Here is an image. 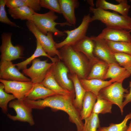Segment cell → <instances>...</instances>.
I'll return each mask as SVG.
<instances>
[{
    "label": "cell",
    "mask_w": 131,
    "mask_h": 131,
    "mask_svg": "<svg viewBox=\"0 0 131 131\" xmlns=\"http://www.w3.org/2000/svg\"><path fill=\"white\" fill-rule=\"evenodd\" d=\"M87 1L88 3L90 5V6L93 7L94 5L93 0H87Z\"/></svg>",
    "instance_id": "cell-39"
},
{
    "label": "cell",
    "mask_w": 131,
    "mask_h": 131,
    "mask_svg": "<svg viewBox=\"0 0 131 131\" xmlns=\"http://www.w3.org/2000/svg\"><path fill=\"white\" fill-rule=\"evenodd\" d=\"M0 82L4 85V90L11 93L16 98L23 99L32 88L34 83L30 82L8 81L0 79Z\"/></svg>",
    "instance_id": "cell-12"
},
{
    "label": "cell",
    "mask_w": 131,
    "mask_h": 131,
    "mask_svg": "<svg viewBox=\"0 0 131 131\" xmlns=\"http://www.w3.org/2000/svg\"><path fill=\"white\" fill-rule=\"evenodd\" d=\"M58 18L55 13L51 11L44 14H39L35 12L27 20L33 22L39 30L43 34L46 35L49 32L54 33V35L60 37L65 36L63 32L59 30L56 27V25L64 26L66 25L73 26L66 22L57 23L55 21Z\"/></svg>",
    "instance_id": "cell-4"
},
{
    "label": "cell",
    "mask_w": 131,
    "mask_h": 131,
    "mask_svg": "<svg viewBox=\"0 0 131 131\" xmlns=\"http://www.w3.org/2000/svg\"><path fill=\"white\" fill-rule=\"evenodd\" d=\"M26 6L34 12L40 11L41 8L40 0H23Z\"/></svg>",
    "instance_id": "cell-36"
},
{
    "label": "cell",
    "mask_w": 131,
    "mask_h": 131,
    "mask_svg": "<svg viewBox=\"0 0 131 131\" xmlns=\"http://www.w3.org/2000/svg\"><path fill=\"white\" fill-rule=\"evenodd\" d=\"M94 41L91 37L86 36L81 41L72 47L75 50L81 52L84 54L92 66L100 60L94 55Z\"/></svg>",
    "instance_id": "cell-16"
},
{
    "label": "cell",
    "mask_w": 131,
    "mask_h": 131,
    "mask_svg": "<svg viewBox=\"0 0 131 131\" xmlns=\"http://www.w3.org/2000/svg\"><path fill=\"white\" fill-rule=\"evenodd\" d=\"M8 14L14 19L28 20L35 13L31 9L26 6L14 9H8Z\"/></svg>",
    "instance_id": "cell-27"
},
{
    "label": "cell",
    "mask_w": 131,
    "mask_h": 131,
    "mask_svg": "<svg viewBox=\"0 0 131 131\" xmlns=\"http://www.w3.org/2000/svg\"><path fill=\"white\" fill-rule=\"evenodd\" d=\"M41 83L57 94L68 95L73 93L65 90L58 84L54 76L51 68L48 71Z\"/></svg>",
    "instance_id": "cell-22"
},
{
    "label": "cell",
    "mask_w": 131,
    "mask_h": 131,
    "mask_svg": "<svg viewBox=\"0 0 131 131\" xmlns=\"http://www.w3.org/2000/svg\"><path fill=\"white\" fill-rule=\"evenodd\" d=\"M56 94H57L45 87L41 83H34L25 98L35 101L41 99H44Z\"/></svg>",
    "instance_id": "cell-21"
},
{
    "label": "cell",
    "mask_w": 131,
    "mask_h": 131,
    "mask_svg": "<svg viewBox=\"0 0 131 131\" xmlns=\"http://www.w3.org/2000/svg\"><path fill=\"white\" fill-rule=\"evenodd\" d=\"M129 87L130 90L129 92L127 93H125L124 95V98L125 99L123 104V108L128 103L131 102V81L129 82Z\"/></svg>",
    "instance_id": "cell-38"
},
{
    "label": "cell",
    "mask_w": 131,
    "mask_h": 131,
    "mask_svg": "<svg viewBox=\"0 0 131 131\" xmlns=\"http://www.w3.org/2000/svg\"><path fill=\"white\" fill-rule=\"evenodd\" d=\"M8 106L13 108L16 114L15 116L8 114L7 116L9 119L14 121L27 122L31 126L34 124L32 114V109L25 104L23 99H17L11 101L9 103Z\"/></svg>",
    "instance_id": "cell-10"
},
{
    "label": "cell",
    "mask_w": 131,
    "mask_h": 131,
    "mask_svg": "<svg viewBox=\"0 0 131 131\" xmlns=\"http://www.w3.org/2000/svg\"><path fill=\"white\" fill-rule=\"evenodd\" d=\"M131 75L130 73L117 62L109 64V67L105 79L111 78L115 82L122 83L125 79Z\"/></svg>",
    "instance_id": "cell-20"
},
{
    "label": "cell",
    "mask_w": 131,
    "mask_h": 131,
    "mask_svg": "<svg viewBox=\"0 0 131 131\" xmlns=\"http://www.w3.org/2000/svg\"></svg>",
    "instance_id": "cell-42"
},
{
    "label": "cell",
    "mask_w": 131,
    "mask_h": 131,
    "mask_svg": "<svg viewBox=\"0 0 131 131\" xmlns=\"http://www.w3.org/2000/svg\"><path fill=\"white\" fill-rule=\"evenodd\" d=\"M36 42V47L34 52L32 55L25 60L16 64H14L19 70H23L27 68V65L32 62L36 58L41 56L47 57L50 59L53 63L56 62L59 59L58 58H53L49 56L43 50L39 42L37 40Z\"/></svg>",
    "instance_id": "cell-25"
},
{
    "label": "cell",
    "mask_w": 131,
    "mask_h": 131,
    "mask_svg": "<svg viewBox=\"0 0 131 131\" xmlns=\"http://www.w3.org/2000/svg\"><path fill=\"white\" fill-rule=\"evenodd\" d=\"M90 11L93 15L90 22L98 20L104 24L106 27L123 29L129 31L131 28V17L120 15L100 8L89 7Z\"/></svg>",
    "instance_id": "cell-3"
},
{
    "label": "cell",
    "mask_w": 131,
    "mask_h": 131,
    "mask_svg": "<svg viewBox=\"0 0 131 131\" xmlns=\"http://www.w3.org/2000/svg\"><path fill=\"white\" fill-rule=\"evenodd\" d=\"M91 17L90 14L84 15L80 25L74 29L65 30L64 33L67 36L63 41L59 43H56L55 47L57 49H61L65 45L73 46L79 42L86 36L89 24L90 23Z\"/></svg>",
    "instance_id": "cell-7"
},
{
    "label": "cell",
    "mask_w": 131,
    "mask_h": 131,
    "mask_svg": "<svg viewBox=\"0 0 131 131\" xmlns=\"http://www.w3.org/2000/svg\"><path fill=\"white\" fill-rule=\"evenodd\" d=\"M26 26L29 30L34 35L40 43L44 51L50 56L52 57L55 56H57L60 60L62 58L59 51L55 47L56 43L54 41L53 33L49 32L46 35L44 34L37 29L33 23L27 20Z\"/></svg>",
    "instance_id": "cell-5"
},
{
    "label": "cell",
    "mask_w": 131,
    "mask_h": 131,
    "mask_svg": "<svg viewBox=\"0 0 131 131\" xmlns=\"http://www.w3.org/2000/svg\"><path fill=\"white\" fill-rule=\"evenodd\" d=\"M59 59L51 67L55 79L63 89L72 93H75L73 82L68 76L69 70L64 63Z\"/></svg>",
    "instance_id": "cell-11"
},
{
    "label": "cell",
    "mask_w": 131,
    "mask_h": 131,
    "mask_svg": "<svg viewBox=\"0 0 131 131\" xmlns=\"http://www.w3.org/2000/svg\"><path fill=\"white\" fill-rule=\"evenodd\" d=\"M114 54L117 62L128 71L131 75V55L124 53Z\"/></svg>",
    "instance_id": "cell-33"
},
{
    "label": "cell",
    "mask_w": 131,
    "mask_h": 131,
    "mask_svg": "<svg viewBox=\"0 0 131 131\" xmlns=\"http://www.w3.org/2000/svg\"><path fill=\"white\" fill-rule=\"evenodd\" d=\"M119 3L117 4L109 2L105 0H97L96 3V8H101L104 10H111L118 13L122 15L128 16L131 6L128 3L127 0H116Z\"/></svg>",
    "instance_id": "cell-18"
},
{
    "label": "cell",
    "mask_w": 131,
    "mask_h": 131,
    "mask_svg": "<svg viewBox=\"0 0 131 131\" xmlns=\"http://www.w3.org/2000/svg\"><path fill=\"white\" fill-rule=\"evenodd\" d=\"M59 51L62 60L71 74L76 75L79 79H86L92 66L86 56L69 45L64 46Z\"/></svg>",
    "instance_id": "cell-2"
},
{
    "label": "cell",
    "mask_w": 131,
    "mask_h": 131,
    "mask_svg": "<svg viewBox=\"0 0 131 131\" xmlns=\"http://www.w3.org/2000/svg\"><path fill=\"white\" fill-rule=\"evenodd\" d=\"M5 0H0V21L12 26L20 27L15 23L11 21L8 18L5 9Z\"/></svg>",
    "instance_id": "cell-35"
},
{
    "label": "cell",
    "mask_w": 131,
    "mask_h": 131,
    "mask_svg": "<svg viewBox=\"0 0 131 131\" xmlns=\"http://www.w3.org/2000/svg\"><path fill=\"white\" fill-rule=\"evenodd\" d=\"M3 84L0 83V107L2 112L6 114L8 112V103L16 98L13 95L8 94L4 90Z\"/></svg>",
    "instance_id": "cell-32"
},
{
    "label": "cell",
    "mask_w": 131,
    "mask_h": 131,
    "mask_svg": "<svg viewBox=\"0 0 131 131\" xmlns=\"http://www.w3.org/2000/svg\"><path fill=\"white\" fill-rule=\"evenodd\" d=\"M14 64L10 61L0 62V78L4 80L30 82L31 79L26 77L19 71Z\"/></svg>",
    "instance_id": "cell-13"
},
{
    "label": "cell",
    "mask_w": 131,
    "mask_h": 131,
    "mask_svg": "<svg viewBox=\"0 0 131 131\" xmlns=\"http://www.w3.org/2000/svg\"><path fill=\"white\" fill-rule=\"evenodd\" d=\"M113 104L107 100L97 97V101L94 105L92 112L98 115L112 113Z\"/></svg>",
    "instance_id": "cell-29"
},
{
    "label": "cell",
    "mask_w": 131,
    "mask_h": 131,
    "mask_svg": "<svg viewBox=\"0 0 131 131\" xmlns=\"http://www.w3.org/2000/svg\"><path fill=\"white\" fill-rule=\"evenodd\" d=\"M81 83L86 91L90 92L96 96L98 95L101 90L115 82L113 79L105 81L98 79H79Z\"/></svg>",
    "instance_id": "cell-19"
},
{
    "label": "cell",
    "mask_w": 131,
    "mask_h": 131,
    "mask_svg": "<svg viewBox=\"0 0 131 131\" xmlns=\"http://www.w3.org/2000/svg\"><path fill=\"white\" fill-rule=\"evenodd\" d=\"M6 6L9 9H14L26 6L23 0H5Z\"/></svg>",
    "instance_id": "cell-37"
},
{
    "label": "cell",
    "mask_w": 131,
    "mask_h": 131,
    "mask_svg": "<svg viewBox=\"0 0 131 131\" xmlns=\"http://www.w3.org/2000/svg\"><path fill=\"white\" fill-rule=\"evenodd\" d=\"M62 14L66 22L75 26L76 19L74 13L75 8L79 7L77 0H58Z\"/></svg>",
    "instance_id": "cell-17"
},
{
    "label": "cell",
    "mask_w": 131,
    "mask_h": 131,
    "mask_svg": "<svg viewBox=\"0 0 131 131\" xmlns=\"http://www.w3.org/2000/svg\"><path fill=\"white\" fill-rule=\"evenodd\" d=\"M12 34L4 33L1 35L2 44L0 47V62L11 61L22 57L23 49L19 45L14 46L11 41Z\"/></svg>",
    "instance_id": "cell-8"
},
{
    "label": "cell",
    "mask_w": 131,
    "mask_h": 131,
    "mask_svg": "<svg viewBox=\"0 0 131 131\" xmlns=\"http://www.w3.org/2000/svg\"><path fill=\"white\" fill-rule=\"evenodd\" d=\"M129 92L128 89L123 88L122 83L115 82L101 90L97 97L117 105L122 115L123 108V104L125 93H127Z\"/></svg>",
    "instance_id": "cell-6"
},
{
    "label": "cell",
    "mask_w": 131,
    "mask_h": 131,
    "mask_svg": "<svg viewBox=\"0 0 131 131\" xmlns=\"http://www.w3.org/2000/svg\"><path fill=\"white\" fill-rule=\"evenodd\" d=\"M126 131H131V120L130 122L129 126Z\"/></svg>",
    "instance_id": "cell-40"
},
{
    "label": "cell",
    "mask_w": 131,
    "mask_h": 131,
    "mask_svg": "<svg viewBox=\"0 0 131 131\" xmlns=\"http://www.w3.org/2000/svg\"><path fill=\"white\" fill-rule=\"evenodd\" d=\"M130 119H131V112L127 115L120 123H112L107 127H100L97 131H126L128 127L127 125V122Z\"/></svg>",
    "instance_id": "cell-30"
},
{
    "label": "cell",
    "mask_w": 131,
    "mask_h": 131,
    "mask_svg": "<svg viewBox=\"0 0 131 131\" xmlns=\"http://www.w3.org/2000/svg\"><path fill=\"white\" fill-rule=\"evenodd\" d=\"M75 93L68 95L56 94L42 100L33 101L25 98V104L30 108L41 109L46 107L56 111L61 110L68 115L70 121L75 124L77 131H84V124L82 119L80 112L75 106L74 101Z\"/></svg>",
    "instance_id": "cell-1"
},
{
    "label": "cell",
    "mask_w": 131,
    "mask_h": 131,
    "mask_svg": "<svg viewBox=\"0 0 131 131\" xmlns=\"http://www.w3.org/2000/svg\"><path fill=\"white\" fill-rule=\"evenodd\" d=\"M129 31L130 32H131V29H130V30Z\"/></svg>",
    "instance_id": "cell-41"
},
{
    "label": "cell",
    "mask_w": 131,
    "mask_h": 131,
    "mask_svg": "<svg viewBox=\"0 0 131 131\" xmlns=\"http://www.w3.org/2000/svg\"><path fill=\"white\" fill-rule=\"evenodd\" d=\"M84 131H97L100 126L98 115L92 112L85 120Z\"/></svg>",
    "instance_id": "cell-31"
},
{
    "label": "cell",
    "mask_w": 131,
    "mask_h": 131,
    "mask_svg": "<svg viewBox=\"0 0 131 131\" xmlns=\"http://www.w3.org/2000/svg\"><path fill=\"white\" fill-rule=\"evenodd\" d=\"M109 67V64L102 60L93 65L86 79L104 80Z\"/></svg>",
    "instance_id": "cell-26"
},
{
    "label": "cell",
    "mask_w": 131,
    "mask_h": 131,
    "mask_svg": "<svg viewBox=\"0 0 131 131\" xmlns=\"http://www.w3.org/2000/svg\"><path fill=\"white\" fill-rule=\"evenodd\" d=\"M130 33L129 31L123 29L106 27L97 36L91 37L95 39L131 42V36Z\"/></svg>",
    "instance_id": "cell-14"
},
{
    "label": "cell",
    "mask_w": 131,
    "mask_h": 131,
    "mask_svg": "<svg viewBox=\"0 0 131 131\" xmlns=\"http://www.w3.org/2000/svg\"><path fill=\"white\" fill-rule=\"evenodd\" d=\"M97 96L89 91H86L83 99L80 115L82 120H85L91 114L97 99Z\"/></svg>",
    "instance_id": "cell-23"
},
{
    "label": "cell",
    "mask_w": 131,
    "mask_h": 131,
    "mask_svg": "<svg viewBox=\"0 0 131 131\" xmlns=\"http://www.w3.org/2000/svg\"><path fill=\"white\" fill-rule=\"evenodd\" d=\"M47 61L48 60L41 61L36 58L32 61L31 66L23 70V72L30 78L33 83H41L54 64Z\"/></svg>",
    "instance_id": "cell-9"
},
{
    "label": "cell",
    "mask_w": 131,
    "mask_h": 131,
    "mask_svg": "<svg viewBox=\"0 0 131 131\" xmlns=\"http://www.w3.org/2000/svg\"><path fill=\"white\" fill-rule=\"evenodd\" d=\"M91 38L94 42L93 53L96 57L106 62L108 64L117 62L114 54L109 47L106 40Z\"/></svg>",
    "instance_id": "cell-15"
},
{
    "label": "cell",
    "mask_w": 131,
    "mask_h": 131,
    "mask_svg": "<svg viewBox=\"0 0 131 131\" xmlns=\"http://www.w3.org/2000/svg\"><path fill=\"white\" fill-rule=\"evenodd\" d=\"M106 41L114 53H124L131 55V42Z\"/></svg>",
    "instance_id": "cell-28"
},
{
    "label": "cell",
    "mask_w": 131,
    "mask_h": 131,
    "mask_svg": "<svg viewBox=\"0 0 131 131\" xmlns=\"http://www.w3.org/2000/svg\"><path fill=\"white\" fill-rule=\"evenodd\" d=\"M69 78L73 82L75 91V98L74 101V104L80 112L82 109L83 98L86 91L81 85L76 75L71 74Z\"/></svg>",
    "instance_id": "cell-24"
},
{
    "label": "cell",
    "mask_w": 131,
    "mask_h": 131,
    "mask_svg": "<svg viewBox=\"0 0 131 131\" xmlns=\"http://www.w3.org/2000/svg\"><path fill=\"white\" fill-rule=\"evenodd\" d=\"M41 7L48 9L50 11L61 14L60 5L58 0H40Z\"/></svg>",
    "instance_id": "cell-34"
}]
</instances>
